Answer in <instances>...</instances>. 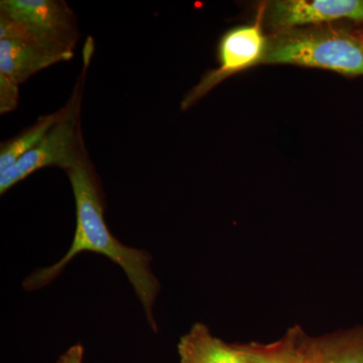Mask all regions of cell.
I'll return each instance as SVG.
<instances>
[{"label": "cell", "instance_id": "obj_1", "mask_svg": "<svg viewBox=\"0 0 363 363\" xmlns=\"http://www.w3.org/2000/svg\"><path fill=\"white\" fill-rule=\"evenodd\" d=\"M68 177L76 203V229L71 247L58 262L30 274L23 281V288L33 291L49 285L80 252L99 253L125 272L145 309L150 328L157 331L152 307L160 285L150 269L152 257L143 250L126 247L112 235L104 220V206L96 183L83 160L69 169Z\"/></svg>", "mask_w": 363, "mask_h": 363}, {"label": "cell", "instance_id": "obj_2", "mask_svg": "<svg viewBox=\"0 0 363 363\" xmlns=\"http://www.w3.org/2000/svg\"><path fill=\"white\" fill-rule=\"evenodd\" d=\"M264 63L324 69L357 77L363 75V47L355 32L332 26L291 30L269 43Z\"/></svg>", "mask_w": 363, "mask_h": 363}, {"label": "cell", "instance_id": "obj_3", "mask_svg": "<svg viewBox=\"0 0 363 363\" xmlns=\"http://www.w3.org/2000/svg\"><path fill=\"white\" fill-rule=\"evenodd\" d=\"M32 40L72 58L78 40L75 16L64 1L1 0L0 38Z\"/></svg>", "mask_w": 363, "mask_h": 363}, {"label": "cell", "instance_id": "obj_4", "mask_svg": "<svg viewBox=\"0 0 363 363\" xmlns=\"http://www.w3.org/2000/svg\"><path fill=\"white\" fill-rule=\"evenodd\" d=\"M262 9L252 25L241 26L228 30L218 45L219 67L207 73L199 84L182 101V108H189L210 90L234 74L262 63L269 42L262 30Z\"/></svg>", "mask_w": 363, "mask_h": 363}, {"label": "cell", "instance_id": "obj_5", "mask_svg": "<svg viewBox=\"0 0 363 363\" xmlns=\"http://www.w3.org/2000/svg\"><path fill=\"white\" fill-rule=\"evenodd\" d=\"M70 59L26 38H0V112L7 113L16 108L18 88L28 78Z\"/></svg>", "mask_w": 363, "mask_h": 363}, {"label": "cell", "instance_id": "obj_6", "mask_svg": "<svg viewBox=\"0 0 363 363\" xmlns=\"http://www.w3.org/2000/svg\"><path fill=\"white\" fill-rule=\"evenodd\" d=\"M77 125L74 117L62 116L47 135L28 154L0 175V193L4 194L18 182L47 167L67 171L82 161L77 150Z\"/></svg>", "mask_w": 363, "mask_h": 363}, {"label": "cell", "instance_id": "obj_7", "mask_svg": "<svg viewBox=\"0 0 363 363\" xmlns=\"http://www.w3.org/2000/svg\"><path fill=\"white\" fill-rule=\"evenodd\" d=\"M262 18L281 33L338 21L363 25V0H278L262 9Z\"/></svg>", "mask_w": 363, "mask_h": 363}, {"label": "cell", "instance_id": "obj_8", "mask_svg": "<svg viewBox=\"0 0 363 363\" xmlns=\"http://www.w3.org/2000/svg\"><path fill=\"white\" fill-rule=\"evenodd\" d=\"M181 363H250L240 345L212 335L205 325L195 324L178 345Z\"/></svg>", "mask_w": 363, "mask_h": 363}, {"label": "cell", "instance_id": "obj_9", "mask_svg": "<svg viewBox=\"0 0 363 363\" xmlns=\"http://www.w3.org/2000/svg\"><path fill=\"white\" fill-rule=\"evenodd\" d=\"M306 363H363V327L312 338L304 335Z\"/></svg>", "mask_w": 363, "mask_h": 363}, {"label": "cell", "instance_id": "obj_10", "mask_svg": "<svg viewBox=\"0 0 363 363\" xmlns=\"http://www.w3.org/2000/svg\"><path fill=\"white\" fill-rule=\"evenodd\" d=\"M304 335L302 329L294 327L276 342L252 343L240 347L250 363H306L303 351Z\"/></svg>", "mask_w": 363, "mask_h": 363}, {"label": "cell", "instance_id": "obj_11", "mask_svg": "<svg viewBox=\"0 0 363 363\" xmlns=\"http://www.w3.org/2000/svg\"><path fill=\"white\" fill-rule=\"evenodd\" d=\"M62 116V113H60L45 117L23 135H18L11 142L4 143L0 150V175L9 171L18 160L33 149Z\"/></svg>", "mask_w": 363, "mask_h": 363}, {"label": "cell", "instance_id": "obj_12", "mask_svg": "<svg viewBox=\"0 0 363 363\" xmlns=\"http://www.w3.org/2000/svg\"><path fill=\"white\" fill-rule=\"evenodd\" d=\"M83 353L84 350L82 345L76 344L62 355L58 363H82Z\"/></svg>", "mask_w": 363, "mask_h": 363}, {"label": "cell", "instance_id": "obj_13", "mask_svg": "<svg viewBox=\"0 0 363 363\" xmlns=\"http://www.w3.org/2000/svg\"><path fill=\"white\" fill-rule=\"evenodd\" d=\"M355 35H357L358 40H359V42L362 43V45L363 47V30H357V32H355Z\"/></svg>", "mask_w": 363, "mask_h": 363}]
</instances>
